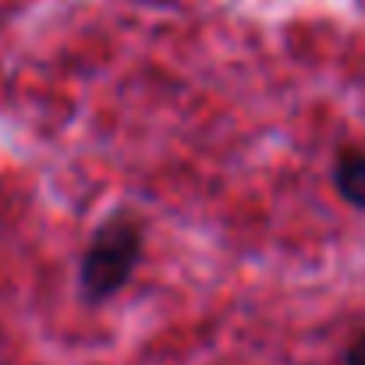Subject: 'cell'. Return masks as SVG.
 <instances>
[{"mask_svg":"<svg viewBox=\"0 0 365 365\" xmlns=\"http://www.w3.org/2000/svg\"><path fill=\"white\" fill-rule=\"evenodd\" d=\"M138 255H142V227H138V220H131V217L107 220L96 231V238H93L86 259H82V269H78L82 294L89 302L114 298L128 284V277L135 273Z\"/></svg>","mask_w":365,"mask_h":365,"instance_id":"cell-1","label":"cell"},{"mask_svg":"<svg viewBox=\"0 0 365 365\" xmlns=\"http://www.w3.org/2000/svg\"><path fill=\"white\" fill-rule=\"evenodd\" d=\"M334 181L351 206L365 210V153H344L334 167Z\"/></svg>","mask_w":365,"mask_h":365,"instance_id":"cell-2","label":"cell"},{"mask_svg":"<svg viewBox=\"0 0 365 365\" xmlns=\"http://www.w3.org/2000/svg\"><path fill=\"white\" fill-rule=\"evenodd\" d=\"M344 365H365V334L348 348V359H344Z\"/></svg>","mask_w":365,"mask_h":365,"instance_id":"cell-3","label":"cell"}]
</instances>
